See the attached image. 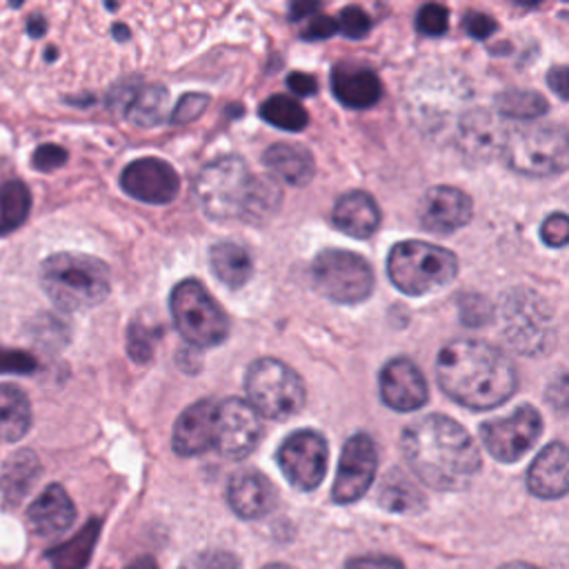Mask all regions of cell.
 Here are the masks:
<instances>
[{
  "label": "cell",
  "mask_w": 569,
  "mask_h": 569,
  "mask_svg": "<svg viewBox=\"0 0 569 569\" xmlns=\"http://www.w3.org/2000/svg\"><path fill=\"white\" fill-rule=\"evenodd\" d=\"M500 318L505 340L520 353H540L553 338L551 311L547 302L529 289L509 291L502 300Z\"/></svg>",
  "instance_id": "9"
},
{
  "label": "cell",
  "mask_w": 569,
  "mask_h": 569,
  "mask_svg": "<svg viewBox=\"0 0 569 569\" xmlns=\"http://www.w3.org/2000/svg\"><path fill=\"white\" fill-rule=\"evenodd\" d=\"M262 569H291V567L280 565V562H273V565H267V567H262Z\"/></svg>",
  "instance_id": "55"
},
{
  "label": "cell",
  "mask_w": 569,
  "mask_h": 569,
  "mask_svg": "<svg viewBox=\"0 0 569 569\" xmlns=\"http://www.w3.org/2000/svg\"><path fill=\"white\" fill-rule=\"evenodd\" d=\"M162 329H158L151 322H142V320H133L129 327V336H127V351L136 362H147L153 353V345L158 340Z\"/></svg>",
  "instance_id": "36"
},
{
  "label": "cell",
  "mask_w": 569,
  "mask_h": 569,
  "mask_svg": "<svg viewBox=\"0 0 569 569\" xmlns=\"http://www.w3.org/2000/svg\"><path fill=\"white\" fill-rule=\"evenodd\" d=\"M216 402L213 398H202L187 407L173 427V451L180 456H198L213 449L216 436Z\"/></svg>",
  "instance_id": "19"
},
{
  "label": "cell",
  "mask_w": 569,
  "mask_h": 569,
  "mask_svg": "<svg viewBox=\"0 0 569 569\" xmlns=\"http://www.w3.org/2000/svg\"><path fill=\"white\" fill-rule=\"evenodd\" d=\"M378 502L393 513H416L425 507L422 493L398 471L389 473L378 491Z\"/></svg>",
  "instance_id": "31"
},
{
  "label": "cell",
  "mask_w": 569,
  "mask_h": 569,
  "mask_svg": "<svg viewBox=\"0 0 569 569\" xmlns=\"http://www.w3.org/2000/svg\"><path fill=\"white\" fill-rule=\"evenodd\" d=\"M167 89L160 84L124 82L109 96V107L138 127H153L164 118Z\"/></svg>",
  "instance_id": "18"
},
{
  "label": "cell",
  "mask_w": 569,
  "mask_h": 569,
  "mask_svg": "<svg viewBox=\"0 0 569 569\" xmlns=\"http://www.w3.org/2000/svg\"><path fill=\"white\" fill-rule=\"evenodd\" d=\"M31 427V405L18 385H0V440L18 442Z\"/></svg>",
  "instance_id": "29"
},
{
  "label": "cell",
  "mask_w": 569,
  "mask_h": 569,
  "mask_svg": "<svg viewBox=\"0 0 569 569\" xmlns=\"http://www.w3.org/2000/svg\"><path fill=\"white\" fill-rule=\"evenodd\" d=\"M418 220L427 231L453 233L471 220V198L456 187H431L420 198Z\"/></svg>",
  "instance_id": "16"
},
{
  "label": "cell",
  "mask_w": 569,
  "mask_h": 569,
  "mask_svg": "<svg viewBox=\"0 0 569 569\" xmlns=\"http://www.w3.org/2000/svg\"><path fill=\"white\" fill-rule=\"evenodd\" d=\"M207 104H209V98L204 93H184L171 111V122L187 124V122L200 118L202 111L207 109Z\"/></svg>",
  "instance_id": "40"
},
{
  "label": "cell",
  "mask_w": 569,
  "mask_h": 569,
  "mask_svg": "<svg viewBox=\"0 0 569 569\" xmlns=\"http://www.w3.org/2000/svg\"><path fill=\"white\" fill-rule=\"evenodd\" d=\"M567 447L562 442H551L547 445L531 462L527 471V487L533 496L553 500L562 498L569 487V476H567Z\"/></svg>",
  "instance_id": "21"
},
{
  "label": "cell",
  "mask_w": 569,
  "mask_h": 569,
  "mask_svg": "<svg viewBox=\"0 0 569 569\" xmlns=\"http://www.w3.org/2000/svg\"><path fill=\"white\" fill-rule=\"evenodd\" d=\"M113 33H118V36H116L118 40H127V38H129V36H127V33H129L127 27H122V24H116V27H113Z\"/></svg>",
  "instance_id": "54"
},
{
  "label": "cell",
  "mask_w": 569,
  "mask_h": 569,
  "mask_svg": "<svg viewBox=\"0 0 569 569\" xmlns=\"http://www.w3.org/2000/svg\"><path fill=\"white\" fill-rule=\"evenodd\" d=\"M505 136L507 131L487 111H471L460 122V147L476 158L493 156L498 149L502 151Z\"/></svg>",
  "instance_id": "27"
},
{
  "label": "cell",
  "mask_w": 569,
  "mask_h": 569,
  "mask_svg": "<svg viewBox=\"0 0 569 569\" xmlns=\"http://www.w3.org/2000/svg\"><path fill=\"white\" fill-rule=\"evenodd\" d=\"M180 569H240V562L229 551L209 549L191 556Z\"/></svg>",
  "instance_id": "38"
},
{
  "label": "cell",
  "mask_w": 569,
  "mask_h": 569,
  "mask_svg": "<svg viewBox=\"0 0 569 569\" xmlns=\"http://www.w3.org/2000/svg\"><path fill=\"white\" fill-rule=\"evenodd\" d=\"M542 433L540 413L522 405L505 418H493L480 425V438L487 451L500 462L520 460Z\"/></svg>",
  "instance_id": "11"
},
{
  "label": "cell",
  "mask_w": 569,
  "mask_h": 569,
  "mask_svg": "<svg viewBox=\"0 0 569 569\" xmlns=\"http://www.w3.org/2000/svg\"><path fill=\"white\" fill-rule=\"evenodd\" d=\"M287 84H289V89H291L293 93H298V96H313V93H316V89H318L316 78H313V76H309V73H302V71L289 73Z\"/></svg>",
  "instance_id": "48"
},
{
  "label": "cell",
  "mask_w": 569,
  "mask_h": 569,
  "mask_svg": "<svg viewBox=\"0 0 569 569\" xmlns=\"http://www.w3.org/2000/svg\"><path fill=\"white\" fill-rule=\"evenodd\" d=\"M416 29L422 36L438 38L449 29V11L442 4H425L416 16Z\"/></svg>",
  "instance_id": "37"
},
{
  "label": "cell",
  "mask_w": 569,
  "mask_h": 569,
  "mask_svg": "<svg viewBox=\"0 0 569 569\" xmlns=\"http://www.w3.org/2000/svg\"><path fill=\"white\" fill-rule=\"evenodd\" d=\"M36 358L27 351L0 347V373H31L36 371Z\"/></svg>",
  "instance_id": "41"
},
{
  "label": "cell",
  "mask_w": 569,
  "mask_h": 569,
  "mask_svg": "<svg viewBox=\"0 0 569 569\" xmlns=\"http://www.w3.org/2000/svg\"><path fill=\"white\" fill-rule=\"evenodd\" d=\"M64 162H67V151L58 144H40L31 156V164L38 171H53Z\"/></svg>",
  "instance_id": "43"
},
{
  "label": "cell",
  "mask_w": 569,
  "mask_h": 569,
  "mask_svg": "<svg viewBox=\"0 0 569 569\" xmlns=\"http://www.w3.org/2000/svg\"><path fill=\"white\" fill-rule=\"evenodd\" d=\"M209 262L216 278L231 289H240L251 278V271H253L249 251L231 240L216 242L209 251Z\"/></svg>",
  "instance_id": "28"
},
{
  "label": "cell",
  "mask_w": 569,
  "mask_h": 569,
  "mask_svg": "<svg viewBox=\"0 0 569 569\" xmlns=\"http://www.w3.org/2000/svg\"><path fill=\"white\" fill-rule=\"evenodd\" d=\"M336 29L347 38H365L371 29V18L360 7H345L336 20Z\"/></svg>",
  "instance_id": "39"
},
{
  "label": "cell",
  "mask_w": 569,
  "mask_h": 569,
  "mask_svg": "<svg viewBox=\"0 0 569 569\" xmlns=\"http://www.w3.org/2000/svg\"><path fill=\"white\" fill-rule=\"evenodd\" d=\"M378 467V451L367 433L351 436L340 453L338 473L333 480L331 498L340 505L360 500L373 482Z\"/></svg>",
  "instance_id": "14"
},
{
  "label": "cell",
  "mask_w": 569,
  "mask_h": 569,
  "mask_svg": "<svg viewBox=\"0 0 569 569\" xmlns=\"http://www.w3.org/2000/svg\"><path fill=\"white\" fill-rule=\"evenodd\" d=\"M100 536V520H89L73 538L47 551L53 569H84Z\"/></svg>",
  "instance_id": "30"
},
{
  "label": "cell",
  "mask_w": 569,
  "mask_h": 569,
  "mask_svg": "<svg viewBox=\"0 0 569 569\" xmlns=\"http://www.w3.org/2000/svg\"><path fill=\"white\" fill-rule=\"evenodd\" d=\"M440 389L467 409H493L507 402L518 376L513 362L496 347L478 340H453L436 360Z\"/></svg>",
  "instance_id": "2"
},
{
  "label": "cell",
  "mask_w": 569,
  "mask_h": 569,
  "mask_svg": "<svg viewBox=\"0 0 569 569\" xmlns=\"http://www.w3.org/2000/svg\"><path fill=\"white\" fill-rule=\"evenodd\" d=\"M31 209V196L24 182L9 180L0 187V236L18 229Z\"/></svg>",
  "instance_id": "32"
},
{
  "label": "cell",
  "mask_w": 569,
  "mask_h": 569,
  "mask_svg": "<svg viewBox=\"0 0 569 569\" xmlns=\"http://www.w3.org/2000/svg\"><path fill=\"white\" fill-rule=\"evenodd\" d=\"M120 187L136 200L164 204L176 198L180 180L169 162L158 158H138L124 167Z\"/></svg>",
  "instance_id": "15"
},
{
  "label": "cell",
  "mask_w": 569,
  "mask_h": 569,
  "mask_svg": "<svg viewBox=\"0 0 569 569\" xmlns=\"http://www.w3.org/2000/svg\"><path fill=\"white\" fill-rule=\"evenodd\" d=\"M260 118L284 131H302L309 122L305 107H300V102H296L289 96L267 98L260 107Z\"/></svg>",
  "instance_id": "33"
},
{
  "label": "cell",
  "mask_w": 569,
  "mask_h": 569,
  "mask_svg": "<svg viewBox=\"0 0 569 569\" xmlns=\"http://www.w3.org/2000/svg\"><path fill=\"white\" fill-rule=\"evenodd\" d=\"M389 280L409 296L442 289L458 273V258L438 244L405 240L391 247L387 258Z\"/></svg>",
  "instance_id": "4"
},
{
  "label": "cell",
  "mask_w": 569,
  "mask_h": 569,
  "mask_svg": "<svg viewBox=\"0 0 569 569\" xmlns=\"http://www.w3.org/2000/svg\"><path fill=\"white\" fill-rule=\"evenodd\" d=\"M345 569H402V565L389 556H360L349 560Z\"/></svg>",
  "instance_id": "47"
},
{
  "label": "cell",
  "mask_w": 569,
  "mask_h": 569,
  "mask_svg": "<svg viewBox=\"0 0 569 569\" xmlns=\"http://www.w3.org/2000/svg\"><path fill=\"white\" fill-rule=\"evenodd\" d=\"M462 27L465 31L476 38V40H485L489 38L493 31H496V20L487 13H478V11H469L462 20Z\"/></svg>",
  "instance_id": "45"
},
{
  "label": "cell",
  "mask_w": 569,
  "mask_h": 569,
  "mask_svg": "<svg viewBox=\"0 0 569 569\" xmlns=\"http://www.w3.org/2000/svg\"><path fill=\"white\" fill-rule=\"evenodd\" d=\"M169 309L180 336L193 347L220 345L229 333L224 309L198 280H184L171 291Z\"/></svg>",
  "instance_id": "8"
},
{
  "label": "cell",
  "mask_w": 569,
  "mask_h": 569,
  "mask_svg": "<svg viewBox=\"0 0 569 569\" xmlns=\"http://www.w3.org/2000/svg\"><path fill=\"white\" fill-rule=\"evenodd\" d=\"M409 469L431 489H465L480 469V451L465 427L442 413H429L402 431Z\"/></svg>",
  "instance_id": "1"
},
{
  "label": "cell",
  "mask_w": 569,
  "mask_h": 569,
  "mask_svg": "<svg viewBox=\"0 0 569 569\" xmlns=\"http://www.w3.org/2000/svg\"><path fill=\"white\" fill-rule=\"evenodd\" d=\"M47 58H49V60H53V58H56V49H53V47H49V51H47Z\"/></svg>",
  "instance_id": "56"
},
{
  "label": "cell",
  "mask_w": 569,
  "mask_h": 569,
  "mask_svg": "<svg viewBox=\"0 0 569 569\" xmlns=\"http://www.w3.org/2000/svg\"><path fill=\"white\" fill-rule=\"evenodd\" d=\"M500 569H538V567H533V565H527V562H507V565H502Z\"/></svg>",
  "instance_id": "53"
},
{
  "label": "cell",
  "mask_w": 569,
  "mask_h": 569,
  "mask_svg": "<svg viewBox=\"0 0 569 569\" xmlns=\"http://www.w3.org/2000/svg\"><path fill=\"white\" fill-rule=\"evenodd\" d=\"M551 89L565 100L567 98V69L565 67H553L549 69V76H547Z\"/></svg>",
  "instance_id": "49"
},
{
  "label": "cell",
  "mask_w": 569,
  "mask_h": 569,
  "mask_svg": "<svg viewBox=\"0 0 569 569\" xmlns=\"http://www.w3.org/2000/svg\"><path fill=\"white\" fill-rule=\"evenodd\" d=\"M318 9V4L316 2H296V4H291V20H300V18H305L307 13H311V11H316Z\"/></svg>",
  "instance_id": "51"
},
{
  "label": "cell",
  "mask_w": 569,
  "mask_h": 569,
  "mask_svg": "<svg viewBox=\"0 0 569 569\" xmlns=\"http://www.w3.org/2000/svg\"><path fill=\"white\" fill-rule=\"evenodd\" d=\"M507 164L525 176H553L567 167V131L560 124H529L507 131Z\"/></svg>",
  "instance_id": "7"
},
{
  "label": "cell",
  "mask_w": 569,
  "mask_h": 569,
  "mask_svg": "<svg viewBox=\"0 0 569 569\" xmlns=\"http://www.w3.org/2000/svg\"><path fill=\"white\" fill-rule=\"evenodd\" d=\"M278 207H280V189H278V184L273 180H269V178L253 176L242 220L260 224L269 216H273L278 211Z\"/></svg>",
  "instance_id": "34"
},
{
  "label": "cell",
  "mask_w": 569,
  "mask_h": 569,
  "mask_svg": "<svg viewBox=\"0 0 569 569\" xmlns=\"http://www.w3.org/2000/svg\"><path fill=\"white\" fill-rule=\"evenodd\" d=\"M276 460L284 478L300 491L316 489L327 471L329 449L327 440L313 429H300L289 433L278 447Z\"/></svg>",
  "instance_id": "12"
},
{
  "label": "cell",
  "mask_w": 569,
  "mask_h": 569,
  "mask_svg": "<svg viewBox=\"0 0 569 569\" xmlns=\"http://www.w3.org/2000/svg\"><path fill=\"white\" fill-rule=\"evenodd\" d=\"M44 293L64 311L100 305L109 293V269L87 253H53L40 267Z\"/></svg>",
  "instance_id": "3"
},
{
  "label": "cell",
  "mask_w": 569,
  "mask_h": 569,
  "mask_svg": "<svg viewBox=\"0 0 569 569\" xmlns=\"http://www.w3.org/2000/svg\"><path fill=\"white\" fill-rule=\"evenodd\" d=\"M460 318L467 325H485L491 318V307L480 296H465L460 300Z\"/></svg>",
  "instance_id": "44"
},
{
  "label": "cell",
  "mask_w": 569,
  "mask_h": 569,
  "mask_svg": "<svg viewBox=\"0 0 569 569\" xmlns=\"http://www.w3.org/2000/svg\"><path fill=\"white\" fill-rule=\"evenodd\" d=\"M331 220L347 236L369 238L380 224V209L369 193L349 191L336 200Z\"/></svg>",
  "instance_id": "24"
},
{
  "label": "cell",
  "mask_w": 569,
  "mask_h": 569,
  "mask_svg": "<svg viewBox=\"0 0 569 569\" xmlns=\"http://www.w3.org/2000/svg\"><path fill=\"white\" fill-rule=\"evenodd\" d=\"M542 242L549 247H565L569 240V220L565 213H551L540 227Z\"/></svg>",
  "instance_id": "42"
},
{
  "label": "cell",
  "mask_w": 569,
  "mask_h": 569,
  "mask_svg": "<svg viewBox=\"0 0 569 569\" xmlns=\"http://www.w3.org/2000/svg\"><path fill=\"white\" fill-rule=\"evenodd\" d=\"M264 167L287 184L300 187L313 178V156L309 149L293 142H276L264 156Z\"/></svg>",
  "instance_id": "26"
},
{
  "label": "cell",
  "mask_w": 569,
  "mask_h": 569,
  "mask_svg": "<svg viewBox=\"0 0 569 569\" xmlns=\"http://www.w3.org/2000/svg\"><path fill=\"white\" fill-rule=\"evenodd\" d=\"M244 389L253 411L271 420H287L296 416L307 400L300 376L276 358H260L251 362Z\"/></svg>",
  "instance_id": "5"
},
{
  "label": "cell",
  "mask_w": 569,
  "mask_h": 569,
  "mask_svg": "<svg viewBox=\"0 0 569 569\" xmlns=\"http://www.w3.org/2000/svg\"><path fill=\"white\" fill-rule=\"evenodd\" d=\"M253 173L238 156L209 162L196 178V198L211 220L240 218L247 207Z\"/></svg>",
  "instance_id": "6"
},
{
  "label": "cell",
  "mask_w": 569,
  "mask_h": 569,
  "mask_svg": "<svg viewBox=\"0 0 569 569\" xmlns=\"http://www.w3.org/2000/svg\"><path fill=\"white\" fill-rule=\"evenodd\" d=\"M127 569H158V565L153 558L144 556V558H136Z\"/></svg>",
  "instance_id": "52"
},
{
  "label": "cell",
  "mask_w": 569,
  "mask_h": 569,
  "mask_svg": "<svg viewBox=\"0 0 569 569\" xmlns=\"http://www.w3.org/2000/svg\"><path fill=\"white\" fill-rule=\"evenodd\" d=\"M40 460L31 449L13 451L0 471V493L7 507H16L40 478Z\"/></svg>",
  "instance_id": "25"
},
{
  "label": "cell",
  "mask_w": 569,
  "mask_h": 569,
  "mask_svg": "<svg viewBox=\"0 0 569 569\" xmlns=\"http://www.w3.org/2000/svg\"><path fill=\"white\" fill-rule=\"evenodd\" d=\"M496 109L507 118H520L531 120L542 113H547V100L538 91L527 89H509L498 93Z\"/></svg>",
  "instance_id": "35"
},
{
  "label": "cell",
  "mask_w": 569,
  "mask_h": 569,
  "mask_svg": "<svg viewBox=\"0 0 569 569\" xmlns=\"http://www.w3.org/2000/svg\"><path fill=\"white\" fill-rule=\"evenodd\" d=\"M380 396L387 407L405 413L420 409L429 398V389L422 371L411 360L393 358L380 371Z\"/></svg>",
  "instance_id": "17"
},
{
  "label": "cell",
  "mask_w": 569,
  "mask_h": 569,
  "mask_svg": "<svg viewBox=\"0 0 569 569\" xmlns=\"http://www.w3.org/2000/svg\"><path fill=\"white\" fill-rule=\"evenodd\" d=\"M262 436L260 416L240 398H224L216 402V436L213 449L231 460L249 456Z\"/></svg>",
  "instance_id": "13"
},
{
  "label": "cell",
  "mask_w": 569,
  "mask_h": 569,
  "mask_svg": "<svg viewBox=\"0 0 569 569\" xmlns=\"http://www.w3.org/2000/svg\"><path fill=\"white\" fill-rule=\"evenodd\" d=\"M227 500L236 516L244 520H256L273 511L278 502V491L267 476L253 469H244L231 476L227 487Z\"/></svg>",
  "instance_id": "20"
},
{
  "label": "cell",
  "mask_w": 569,
  "mask_h": 569,
  "mask_svg": "<svg viewBox=\"0 0 569 569\" xmlns=\"http://www.w3.org/2000/svg\"><path fill=\"white\" fill-rule=\"evenodd\" d=\"M27 31L31 38H40L44 31H47V20L40 16V13H33L29 20H27Z\"/></svg>",
  "instance_id": "50"
},
{
  "label": "cell",
  "mask_w": 569,
  "mask_h": 569,
  "mask_svg": "<svg viewBox=\"0 0 569 569\" xmlns=\"http://www.w3.org/2000/svg\"><path fill=\"white\" fill-rule=\"evenodd\" d=\"M336 20L329 16H316L311 18V22L307 24V29L302 31L305 40H327L336 33Z\"/></svg>",
  "instance_id": "46"
},
{
  "label": "cell",
  "mask_w": 569,
  "mask_h": 569,
  "mask_svg": "<svg viewBox=\"0 0 569 569\" xmlns=\"http://www.w3.org/2000/svg\"><path fill=\"white\" fill-rule=\"evenodd\" d=\"M331 89L349 109H369L382 96L380 78L367 67H336L331 71Z\"/></svg>",
  "instance_id": "23"
},
{
  "label": "cell",
  "mask_w": 569,
  "mask_h": 569,
  "mask_svg": "<svg viewBox=\"0 0 569 569\" xmlns=\"http://www.w3.org/2000/svg\"><path fill=\"white\" fill-rule=\"evenodd\" d=\"M27 520L33 533L42 538L67 531L76 520V507L60 485H49L27 509Z\"/></svg>",
  "instance_id": "22"
},
{
  "label": "cell",
  "mask_w": 569,
  "mask_h": 569,
  "mask_svg": "<svg viewBox=\"0 0 569 569\" xmlns=\"http://www.w3.org/2000/svg\"><path fill=\"white\" fill-rule=\"evenodd\" d=\"M318 291L340 305H356L371 296L373 273L369 262L347 249H325L311 267Z\"/></svg>",
  "instance_id": "10"
}]
</instances>
